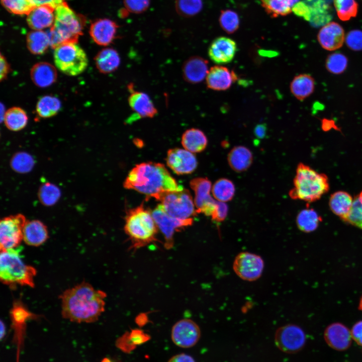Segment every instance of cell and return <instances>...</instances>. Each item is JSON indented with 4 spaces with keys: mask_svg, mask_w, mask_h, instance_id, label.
Here are the masks:
<instances>
[{
    "mask_svg": "<svg viewBox=\"0 0 362 362\" xmlns=\"http://www.w3.org/2000/svg\"><path fill=\"white\" fill-rule=\"evenodd\" d=\"M358 308L362 312V296L359 301Z\"/></svg>",
    "mask_w": 362,
    "mask_h": 362,
    "instance_id": "58",
    "label": "cell"
},
{
    "mask_svg": "<svg viewBox=\"0 0 362 362\" xmlns=\"http://www.w3.org/2000/svg\"><path fill=\"white\" fill-rule=\"evenodd\" d=\"M159 201L165 212L173 218L193 219L197 214L192 197L187 189L165 193Z\"/></svg>",
    "mask_w": 362,
    "mask_h": 362,
    "instance_id": "8",
    "label": "cell"
},
{
    "mask_svg": "<svg viewBox=\"0 0 362 362\" xmlns=\"http://www.w3.org/2000/svg\"><path fill=\"white\" fill-rule=\"evenodd\" d=\"M33 82L41 88L47 87L56 80L57 73L54 66L46 62H40L34 64L30 71Z\"/></svg>",
    "mask_w": 362,
    "mask_h": 362,
    "instance_id": "24",
    "label": "cell"
},
{
    "mask_svg": "<svg viewBox=\"0 0 362 362\" xmlns=\"http://www.w3.org/2000/svg\"><path fill=\"white\" fill-rule=\"evenodd\" d=\"M321 221V217L312 208H306L301 210L296 218L298 228L305 233L315 231Z\"/></svg>",
    "mask_w": 362,
    "mask_h": 362,
    "instance_id": "32",
    "label": "cell"
},
{
    "mask_svg": "<svg viewBox=\"0 0 362 362\" xmlns=\"http://www.w3.org/2000/svg\"><path fill=\"white\" fill-rule=\"evenodd\" d=\"M27 45L29 51L33 54H44L50 46L47 32L42 30H34L27 36Z\"/></svg>",
    "mask_w": 362,
    "mask_h": 362,
    "instance_id": "33",
    "label": "cell"
},
{
    "mask_svg": "<svg viewBox=\"0 0 362 362\" xmlns=\"http://www.w3.org/2000/svg\"><path fill=\"white\" fill-rule=\"evenodd\" d=\"M54 49V63L61 72L69 76H76L86 68L87 55L77 43H63Z\"/></svg>",
    "mask_w": 362,
    "mask_h": 362,
    "instance_id": "7",
    "label": "cell"
},
{
    "mask_svg": "<svg viewBox=\"0 0 362 362\" xmlns=\"http://www.w3.org/2000/svg\"><path fill=\"white\" fill-rule=\"evenodd\" d=\"M345 42L347 46L354 51L362 50V31L353 30L347 33L345 36Z\"/></svg>",
    "mask_w": 362,
    "mask_h": 362,
    "instance_id": "48",
    "label": "cell"
},
{
    "mask_svg": "<svg viewBox=\"0 0 362 362\" xmlns=\"http://www.w3.org/2000/svg\"><path fill=\"white\" fill-rule=\"evenodd\" d=\"M1 58H0V67H1V74H0V80L1 81L5 79L9 72L10 69V65L9 64L7 59H6L5 57L2 54H1Z\"/></svg>",
    "mask_w": 362,
    "mask_h": 362,
    "instance_id": "52",
    "label": "cell"
},
{
    "mask_svg": "<svg viewBox=\"0 0 362 362\" xmlns=\"http://www.w3.org/2000/svg\"><path fill=\"white\" fill-rule=\"evenodd\" d=\"M324 336L328 345L337 350L347 349L351 342L350 331L340 323H333L327 326Z\"/></svg>",
    "mask_w": 362,
    "mask_h": 362,
    "instance_id": "20",
    "label": "cell"
},
{
    "mask_svg": "<svg viewBox=\"0 0 362 362\" xmlns=\"http://www.w3.org/2000/svg\"><path fill=\"white\" fill-rule=\"evenodd\" d=\"M292 11L298 16L301 17L307 21H310V9L308 4L306 3L299 2L293 7Z\"/></svg>",
    "mask_w": 362,
    "mask_h": 362,
    "instance_id": "50",
    "label": "cell"
},
{
    "mask_svg": "<svg viewBox=\"0 0 362 362\" xmlns=\"http://www.w3.org/2000/svg\"><path fill=\"white\" fill-rule=\"evenodd\" d=\"M125 8L134 14H141L149 7L150 0H123Z\"/></svg>",
    "mask_w": 362,
    "mask_h": 362,
    "instance_id": "47",
    "label": "cell"
},
{
    "mask_svg": "<svg viewBox=\"0 0 362 362\" xmlns=\"http://www.w3.org/2000/svg\"><path fill=\"white\" fill-rule=\"evenodd\" d=\"M158 230L152 213L143 204L127 212L124 230L133 247H141L156 240Z\"/></svg>",
    "mask_w": 362,
    "mask_h": 362,
    "instance_id": "5",
    "label": "cell"
},
{
    "mask_svg": "<svg viewBox=\"0 0 362 362\" xmlns=\"http://www.w3.org/2000/svg\"><path fill=\"white\" fill-rule=\"evenodd\" d=\"M124 187L159 201L165 193L183 189L163 164L153 162L136 165L128 173Z\"/></svg>",
    "mask_w": 362,
    "mask_h": 362,
    "instance_id": "2",
    "label": "cell"
},
{
    "mask_svg": "<svg viewBox=\"0 0 362 362\" xmlns=\"http://www.w3.org/2000/svg\"><path fill=\"white\" fill-rule=\"evenodd\" d=\"M347 65L346 57L340 53H334L330 54L326 61V67L331 73L339 74L343 72Z\"/></svg>",
    "mask_w": 362,
    "mask_h": 362,
    "instance_id": "46",
    "label": "cell"
},
{
    "mask_svg": "<svg viewBox=\"0 0 362 362\" xmlns=\"http://www.w3.org/2000/svg\"><path fill=\"white\" fill-rule=\"evenodd\" d=\"M343 221L362 229V191L353 199L350 211Z\"/></svg>",
    "mask_w": 362,
    "mask_h": 362,
    "instance_id": "44",
    "label": "cell"
},
{
    "mask_svg": "<svg viewBox=\"0 0 362 362\" xmlns=\"http://www.w3.org/2000/svg\"><path fill=\"white\" fill-rule=\"evenodd\" d=\"M329 189L326 175L300 163L298 165L294 179V187L290 191L289 195L294 200L311 203L320 199Z\"/></svg>",
    "mask_w": 362,
    "mask_h": 362,
    "instance_id": "3",
    "label": "cell"
},
{
    "mask_svg": "<svg viewBox=\"0 0 362 362\" xmlns=\"http://www.w3.org/2000/svg\"><path fill=\"white\" fill-rule=\"evenodd\" d=\"M265 12L272 17L286 16L292 12L299 0H259Z\"/></svg>",
    "mask_w": 362,
    "mask_h": 362,
    "instance_id": "31",
    "label": "cell"
},
{
    "mask_svg": "<svg viewBox=\"0 0 362 362\" xmlns=\"http://www.w3.org/2000/svg\"><path fill=\"white\" fill-rule=\"evenodd\" d=\"M129 13L130 12L125 8L120 9L119 12V15L121 18H125L129 15Z\"/></svg>",
    "mask_w": 362,
    "mask_h": 362,
    "instance_id": "56",
    "label": "cell"
},
{
    "mask_svg": "<svg viewBox=\"0 0 362 362\" xmlns=\"http://www.w3.org/2000/svg\"><path fill=\"white\" fill-rule=\"evenodd\" d=\"M61 196L60 189L55 185L46 183L42 185L38 191V197L41 203L47 206L54 205Z\"/></svg>",
    "mask_w": 362,
    "mask_h": 362,
    "instance_id": "40",
    "label": "cell"
},
{
    "mask_svg": "<svg viewBox=\"0 0 362 362\" xmlns=\"http://www.w3.org/2000/svg\"><path fill=\"white\" fill-rule=\"evenodd\" d=\"M181 143L188 151L192 153H199L206 148L208 139L202 131L199 129L191 128L183 133Z\"/></svg>",
    "mask_w": 362,
    "mask_h": 362,
    "instance_id": "28",
    "label": "cell"
},
{
    "mask_svg": "<svg viewBox=\"0 0 362 362\" xmlns=\"http://www.w3.org/2000/svg\"><path fill=\"white\" fill-rule=\"evenodd\" d=\"M12 168L17 172L24 173L30 171L34 165V160L29 154L21 152L16 153L10 162Z\"/></svg>",
    "mask_w": 362,
    "mask_h": 362,
    "instance_id": "42",
    "label": "cell"
},
{
    "mask_svg": "<svg viewBox=\"0 0 362 362\" xmlns=\"http://www.w3.org/2000/svg\"><path fill=\"white\" fill-rule=\"evenodd\" d=\"M152 215L156 225L165 239V247L171 248L173 245V236L175 232L191 225L193 219L180 220L168 215L164 210L161 204H158L152 212Z\"/></svg>",
    "mask_w": 362,
    "mask_h": 362,
    "instance_id": "12",
    "label": "cell"
},
{
    "mask_svg": "<svg viewBox=\"0 0 362 362\" xmlns=\"http://www.w3.org/2000/svg\"><path fill=\"white\" fill-rule=\"evenodd\" d=\"M10 12L17 15H28L35 6L30 0H1Z\"/></svg>",
    "mask_w": 362,
    "mask_h": 362,
    "instance_id": "45",
    "label": "cell"
},
{
    "mask_svg": "<svg viewBox=\"0 0 362 362\" xmlns=\"http://www.w3.org/2000/svg\"><path fill=\"white\" fill-rule=\"evenodd\" d=\"M338 18L346 21L356 16L358 5L355 0H333Z\"/></svg>",
    "mask_w": 362,
    "mask_h": 362,
    "instance_id": "39",
    "label": "cell"
},
{
    "mask_svg": "<svg viewBox=\"0 0 362 362\" xmlns=\"http://www.w3.org/2000/svg\"><path fill=\"white\" fill-rule=\"evenodd\" d=\"M219 21L221 28L228 34L235 32L240 25L238 14L231 10H223L221 12Z\"/></svg>",
    "mask_w": 362,
    "mask_h": 362,
    "instance_id": "43",
    "label": "cell"
},
{
    "mask_svg": "<svg viewBox=\"0 0 362 362\" xmlns=\"http://www.w3.org/2000/svg\"><path fill=\"white\" fill-rule=\"evenodd\" d=\"M228 206L224 203L217 201L215 209L211 215L214 221L220 222L224 221L228 214Z\"/></svg>",
    "mask_w": 362,
    "mask_h": 362,
    "instance_id": "49",
    "label": "cell"
},
{
    "mask_svg": "<svg viewBox=\"0 0 362 362\" xmlns=\"http://www.w3.org/2000/svg\"><path fill=\"white\" fill-rule=\"evenodd\" d=\"M306 335L299 326L289 324L280 327L275 334V343L282 351L294 353L302 349L306 342Z\"/></svg>",
    "mask_w": 362,
    "mask_h": 362,
    "instance_id": "11",
    "label": "cell"
},
{
    "mask_svg": "<svg viewBox=\"0 0 362 362\" xmlns=\"http://www.w3.org/2000/svg\"><path fill=\"white\" fill-rule=\"evenodd\" d=\"M6 334V326L3 321L1 322V339H2Z\"/></svg>",
    "mask_w": 362,
    "mask_h": 362,
    "instance_id": "57",
    "label": "cell"
},
{
    "mask_svg": "<svg viewBox=\"0 0 362 362\" xmlns=\"http://www.w3.org/2000/svg\"><path fill=\"white\" fill-rule=\"evenodd\" d=\"M31 2L35 6H39L42 5H49L55 9L59 5L62 4L63 1L62 0H30Z\"/></svg>",
    "mask_w": 362,
    "mask_h": 362,
    "instance_id": "53",
    "label": "cell"
},
{
    "mask_svg": "<svg viewBox=\"0 0 362 362\" xmlns=\"http://www.w3.org/2000/svg\"><path fill=\"white\" fill-rule=\"evenodd\" d=\"M227 160L230 167L235 171L242 172L251 165L253 155L251 151L243 146L233 148L229 152Z\"/></svg>",
    "mask_w": 362,
    "mask_h": 362,
    "instance_id": "27",
    "label": "cell"
},
{
    "mask_svg": "<svg viewBox=\"0 0 362 362\" xmlns=\"http://www.w3.org/2000/svg\"><path fill=\"white\" fill-rule=\"evenodd\" d=\"M118 27L114 21L108 19H101L91 25L89 34L96 43L107 46L116 38Z\"/></svg>",
    "mask_w": 362,
    "mask_h": 362,
    "instance_id": "19",
    "label": "cell"
},
{
    "mask_svg": "<svg viewBox=\"0 0 362 362\" xmlns=\"http://www.w3.org/2000/svg\"><path fill=\"white\" fill-rule=\"evenodd\" d=\"M310 12L309 22L314 26L325 25L331 19L329 5L323 0H316L308 5Z\"/></svg>",
    "mask_w": 362,
    "mask_h": 362,
    "instance_id": "35",
    "label": "cell"
},
{
    "mask_svg": "<svg viewBox=\"0 0 362 362\" xmlns=\"http://www.w3.org/2000/svg\"><path fill=\"white\" fill-rule=\"evenodd\" d=\"M84 24V18L76 14L63 2L56 8L53 25L47 32L50 46L55 48L63 43H77L82 34Z\"/></svg>",
    "mask_w": 362,
    "mask_h": 362,
    "instance_id": "4",
    "label": "cell"
},
{
    "mask_svg": "<svg viewBox=\"0 0 362 362\" xmlns=\"http://www.w3.org/2000/svg\"><path fill=\"white\" fill-rule=\"evenodd\" d=\"M166 161L167 166L180 175L191 173L198 165L197 158L192 152L178 148L168 150Z\"/></svg>",
    "mask_w": 362,
    "mask_h": 362,
    "instance_id": "15",
    "label": "cell"
},
{
    "mask_svg": "<svg viewBox=\"0 0 362 362\" xmlns=\"http://www.w3.org/2000/svg\"><path fill=\"white\" fill-rule=\"evenodd\" d=\"M235 191V186L232 182L225 178L218 179L212 189L214 198L218 201L224 203L232 199Z\"/></svg>",
    "mask_w": 362,
    "mask_h": 362,
    "instance_id": "37",
    "label": "cell"
},
{
    "mask_svg": "<svg viewBox=\"0 0 362 362\" xmlns=\"http://www.w3.org/2000/svg\"><path fill=\"white\" fill-rule=\"evenodd\" d=\"M317 38L321 47L328 51H334L340 48L345 39L344 31L337 23L329 22L319 30Z\"/></svg>",
    "mask_w": 362,
    "mask_h": 362,
    "instance_id": "17",
    "label": "cell"
},
{
    "mask_svg": "<svg viewBox=\"0 0 362 362\" xmlns=\"http://www.w3.org/2000/svg\"><path fill=\"white\" fill-rule=\"evenodd\" d=\"M167 362H195V361L190 355L179 353L172 356Z\"/></svg>",
    "mask_w": 362,
    "mask_h": 362,
    "instance_id": "54",
    "label": "cell"
},
{
    "mask_svg": "<svg viewBox=\"0 0 362 362\" xmlns=\"http://www.w3.org/2000/svg\"><path fill=\"white\" fill-rule=\"evenodd\" d=\"M201 337L199 325L190 319H182L172 326L171 338L177 346L190 348L195 345Z\"/></svg>",
    "mask_w": 362,
    "mask_h": 362,
    "instance_id": "14",
    "label": "cell"
},
{
    "mask_svg": "<svg viewBox=\"0 0 362 362\" xmlns=\"http://www.w3.org/2000/svg\"><path fill=\"white\" fill-rule=\"evenodd\" d=\"M191 188L195 192L194 204L197 213L211 216L213 213L217 201L210 195L211 182L206 177H197L190 182Z\"/></svg>",
    "mask_w": 362,
    "mask_h": 362,
    "instance_id": "13",
    "label": "cell"
},
{
    "mask_svg": "<svg viewBox=\"0 0 362 362\" xmlns=\"http://www.w3.org/2000/svg\"><path fill=\"white\" fill-rule=\"evenodd\" d=\"M353 201V199L349 193L339 191L331 195L329 206L331 211L343 220L349 214Z\"/></svg>",
    "mask_w": 362,
    "mask_h": 362,
    "instance_id": "30",
    "label": "cell"
},
{
    "mask_svg": "<svg viewBox=\"0 0 362 362\" xmlns=\"http://www.w3.org/2000/svg\"><path fill=\"white\" fill-rule=\"evenodd\" d=\"M290 88L291 93L297 99L303 101L313 93L315 81L310 74H300L293 78Z\"/></svg>",
    "mask_w": 362,
    "mask_h": 362,
    "instance_id": "29",
    "label": "cell"
},
{
    "mask_svg": "<svg viewBox=\"0 0 362 362\" xmlns=\"http://www.w3.org/2000/svg\"><path fill=\"white\" fill-rule=\"evenodd\" d=\"M237 51L236 42L226 37H219L213 41L208 49L210 59L218 64L230 62Z\"/></svg>",
    "mask_w": 362,
    "mask_h": 362,
    "instance_id": "16",
    "label": "cell"
},
{
    "mask_svg": "<svg viewBox=\"0 0 362 362\" xmlns=\"http://www.w3.org/2000/svg\"><path fill=\"white\" fill-rule=\"evenodd\" d=\"M237 75L233 71L221 65L212 67L206 77L207 87L212 90L221 91L229 88L237 80Z\"/></svg>",
    "mask_w": 362,
    "mask_h": 362,
    "instance_id": "18",
    "label": "cell"
},
{
    "mask_svg": "<svg viewBox=\"0 0 362 362\" xmlns=\"http://www.w3.org/2000/svg\"><path fill=\"white\" fill-rule=\"evenodd\" d=\"M208 71L207 60L198 56L189 58L182 66V75L184 80L192 84L202 81L206 77Z\"/></svg>",
    "mask_w": 362,
    "mask_h": 362,
    "instance_id": "21",
    "label": "cell"
},
{
    "mask_svg": "<svg viewBox=\"0 0 362 362\" xmlns=\"http://www.w3.org/2000/svg\"><path fill=\"white\" fill-rule=\"evenodd\" d=\"M106 293L82 282L60 296L63 317L76 323H92L105 310Z\"/></svg>",
    "mask_w": 362,
    "mask_h": 362,
    "instance_id": "1",
    "label": "cell"
},
{
    "mask_svg": "<svg viewBox=\"0 0 362 362\" xmlns=\"http://www.w3.org/2000/svg\"><path fill=\"white\" fill-rule=\"evenodd\" d=\"M61 107V102L57 97L47 95L38 100L36 110L40 117L48 118L56 115L60 111Z\"/></svg>",
    "mask_w": 362,
    "mask_h": 362,
    "instance_id": "36",
    "label": "cell"
},
{
    "mask_svg": "<svg viewBox=\"0 0 362 362\" xmlns=\"http://www.w3.org/2000/svg\"><path fill=\"white\" fill-rule=\"evenodd\" d=\"M352 338L362 347V320L355 323L350 331Z\"/></svg>",
    "mask_w": 362,
    "mask_h": 362,
    "instance_id": "51",
    "label": "cell"
},
{
    "mask_svg": "<svg viewBox=\"0 0 362 362\" xmlns=\"http://www.w3.org/2000/svg\"><path fill=\"white\" fill-rule=\"evenodd\" d=\"M26 221L25 217L21 214L6 217L1 220V251L18 247L23 240V228Z\"/></svg>",
    "mask_w": 362,
    "mask_h": 362,
    "instance_id": "9",
    "label": "cell"
},
{
    "mask_svg": "<svg viewBox=\"0 0 362 362\" xmlns=\"http://www.w3.org/2000/svg\"><path fill=\"white\" fill-rule=\"evenodd\" d=\"M20 247L1 251L0 279L4 284L34 287L36 270L26 264L20 255Z\"/></svg>",
    "mask_w": 362,
    "mask_h": 362,
    "instance_id": "6",
    "label": "cell"
},
{
    "mask_svg": "<svg viewBox=\"0 0 362 362\" xmlns=\"http://www.w3.org/2000/svg\"><path fill=\"white\" fill-rule=\"evenodd\" d=\"M55 9L49 5L35 7L28 15V25L34 30L52 27L55 19Z\"/></svg>",
    "mask_w": 362,
    "mask_h": 362,
    "instance_id": "23",
    "label": "cell"
},
{
    "mask_svg": "<svg viewBox=\"0 0 362 362\" xmlns=\"http://www.w3.org/2000/svg\"><path fill=\"white\" fill-rule=\"evenodd\" d=\"M264 261L259 255L248 251L238 253L233 261V269L243 280L251 282L258 280L264 269Z\"/></svg>",
    "mask_w": 362,
    "mask_h": 362,
    "instance_id": "10",
    "label": "cell"
},
{
    "mask_svg": "<svg viewBox=\"0 0 362 362\" xmlns=\"http://www.w3.org/2000/svg\"><path fill=\"white\" fill-rule=\"evenodd\" d=\"M23 240L28 245L38 246L48 238L47 227L37 220L27 221L23 228Z\"/></svg>",
    "mask_w": 362,
    "mask_h": 362,
    "instance_id": "25",
    "label": "cell"
},
{
    "mask_svg": "<svg viewBox=\"0 0 362 362\" xmlns=\"http://www.w3.org/2000/svg\"><path fill=\"white\" fill-rule=\"evenodd\" d=\"M96 67L104 74L112 73L119 67L121 58L118 51L113 48L102 49L95 58Z\"/></svg>",
    "mask_w": 362,
    "mask_h": 362,
    "instance_id": "26",
    "label": "cell"
},
{
    "mask_svg": "<svg viewBox=\"0 0 362 362\" xmlns=\"http://www.w3.org/2000/svg\"><path fill=\"white\" fill-rule=\"evenodd\" d=\"M175 9L180 16L190 18L197 15L203 8L202 0H175Z\"/></svg>",
    "mask_w": 362,
    "mask_h": 362,
    "instance_id": "38",
    "label": "cell"
},
{
    "mask_svg": "<svg viewBox=\"0 0 362 362\" xmlns=\"http://www.w3.org/2000/svg\"><path fill=\"white\" fill-rule=\"evenodd\" d=\"M28 317L29 314L23 310H17L16 308L12 312V320L15 327L14 339L19 351L23 342L24 324Z\"/></svg>",
    "mask_w": 362,
    "mask_h": 362,
    "instance_id": "41",
    "label": "cell"
},
{
    "mask_svg": "<svg viewBox=\"0 0 362 362\" xmlns=\"http://www.w3.org/2000/svg\"><path fill=\"white\" fill-rule=\"evenodd\" d=\"M267 128L264 124L257 125L254 129V134L259 139H262L265 137Z\"/></svg>",
    "mask_w": 362,
    "mask_h": 362,
    "instance_id": "55",
    "label": "cell"
},
{
    "mask_svg": "<svg viewBox=\"0 0 362 362\" xmlns=\"http://www.w3.org/2000/svg\"><path fill=\"white\" fill-rule=\"evenodd\" d=\"M4 120L8 129L13 131H18L26 127L28 118L23 109L14 107L10 108L5 112Z\"/></svg>",
    "mask_w": 362,
    "mask_h": 362,
    "instance_id": "34",
    "label": "cell"
},
{
    "mask_svg": "<svg viewBox=\"0 0 362 362\" xmlns=\"http://www.w3.org/2000/svg\"><path fill=\"white\" fill-rule=\"evenodd\" d=\"M130 94L128 97V104L132 110L141 118H153L157 113V110L150 97L145 93L136 91L130 87Z\"/></svg>",
    "mask_w": 362,
    "mask_h": 362,
    "instance_id": "22",
    "label": "cell"
}]
</instances>
